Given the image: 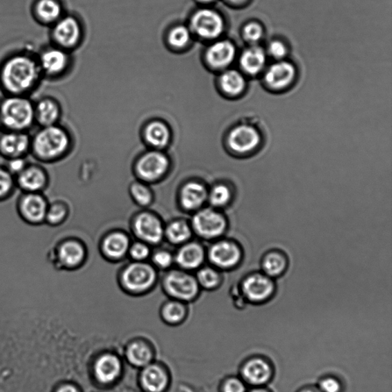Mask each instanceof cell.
<instances>
[{"label":"cell","mask_w":392,"mask_h":392,"mask_svg":"<svg viewBox=\"0 0 392 392\" xmlns=\"http://www.w3.org/2000/svg\"><path fill=\"white\" fill-rule=\"evenodd\" d=\"M41 73L39 62L30 55H13L0 68V84L10 95H23L35 88Z\"/></svg>","instance_id":"cell-1"},{"label":"cell","mask_w":392,"mask_h":392,"mask_svg":"<svg viewBox=\"0 0 392 392\" xmlns=\"http://www.w3.org/2000/svg\"><path fill=\"white\" fill-rule=\"evenodd\" d=\"M69 147L70 138L62 127H44L32 138L30 153L40 163H53L65 156Z\"/></svg>","instance_id":"cell-2"},{"label":"cell","mask_w":392,"mask_h":392,"mask_svg":"<svg viewBox=\"0 0 392 392\" xmlns=\"http://www.w3.org/2000/svg\"><path fill=\"white\" fill-rule=\"evenodd\" d=\"M35 122V104L24 95H10L0 102V126L26 132Z\"/></svg>","instance_id":"cell-3"},{"label":"cell","mask_w":392,"mask_h":392,"mask_svg":"<svg viewBox=\"0 0 392 392\" xmlns=\"http://www.w3.org/2000/svg\"><path fill=\"white\" fill-rule=\"evenodd\" d=\"M239 376L248 387H265L273 381L275 367L265 355H251L241 363Z\"/></svg>","instance_id":"cell-4"},{"label":"cell","mask_w":392,"mask_h":392,"mask_svg":"<svg viewBox=\"0 0 392 392\" xmlns=\"http://www.w3.org/2000/svg\"><path fill=\"white\" fill-rule=\"evenodd\" d=\"M239 289L247 304L261 305L272 300L277 287L272 278L263 272H253L244 277Z\"/></svg>","instance_id":"cell-5"},{"label":"cell","mask_w":392,"mask_h":392,"mask_svg":"<svg viewBox=\"0 0 392 392\" xmlns=\"http://www.w3.org/2000/svg\"><path fill=\"white\" fill-rule=\"evenodd\" d=\"M48 203L44 192H21L16 204L17 212L26 224L40 226L45 225Z\"/></svg>","instance_id":"cell-6"},{"label":"cell","mask_w":392,"mask_h":392,"mask_svg":"<svg viewBox=\"0 0 392 392\" xmlns=\"http://www.w3.org/2000/svg\"><path fill=\"white\" fill-rule=\"evenodd\" d=\"M85 250L82 243L74 239L57 242L48 251V261L58 270H73L84 259Z\"/></svg>","instance_id":"cell-7"},{"label":"cell","mask_w":392,"mask_h":392,"mask_svg":"<svg viewBox=\"0 0 392 392\" xmlns=\"http://www.w3.org/2000/svg\"><path fill=\"white\" fill-rule=\"evenodd\" d=\"M261 142V134L259 130L254 126L245 123L232 128L227 138V147L238 156H251L258 151Z\"/></svg>","instance_id":"cell-8"},{"label":"cell","mask_w":392,"mask_h":392,"mask_svg":"<svg viewBox=\"0 0 392 392\" xmlns=\"http://www.w3.org/2000/svg\"><path fill=\"white\" fill-rule=\"evenodd\" d=\"M121 280L127 290L133 293H142L153 286L156 281V272L151 265L138 261L124 269Z\"/></svg>","instance_id":"cell-9"},{"label":"cell","mask_w":392,"mask_h":392,"mask_svg":"<svg viewBox=\"0 0 392 392\" xmlns=\"http://www.w3.org/2000/svg\"><path fill=\"white\" fill-rule=\"evenodd\" d=\"M244 252L238 242L222 240L214 244L209 250V259L214 265L223 270H232L239 266Z\"/></svg>","instance_id":"cell-10"},{"label":"cell","mask_w":392,"mask_h":392,"mask_svg":"<svg viewBox=\"0 0 392 392\" xmlns=\"http://www.w3.org/2000/svg\"><path fill=\"white\" fill-rule=\"evenodd\" d=\"M192 226L196 233L204 239H216L226 232L227 222L222 213L212 209L198 212L192 219Z\"/></svg>","instance_id":"cell-11"},{"label":"cell","mask_w":392,"mask_h":392,"mask_svg":"<svg viewBox=\"0 0 392 392\" xmlns=\"http://www.w3.org/2000/svg\"><path fill=\"white\" fill-rule=\"evenodd\" d=\"M15 180L21 192H45L49 187L50 176L40 162H28Z\"/></svg>","instance_id":"cell-12"},{"label":"cell","mask_w":392,"mask_h":392,"mask_svg":"<svg viewBox=\"0 0 392 392\" xmlns=\"http://www.w3.org/2000/svg\"><path fill=\"white\" fill-rule=\"evenodd\" d=\"M192 30L204 39H215L224 31L225 22L222 16L215 10L203 9L198 10L192 17Z\"/></svg>","instance_id":"cell-13"},{"label":"cell","mask_w":392,"mask_h":392,"mask_svg":"<svg viewBox=\"0 0 392 392\" xmlns=\"http://www.w3.org/2000/svg\"><path fill=\"white\" fill-rule=\"evenodd\" d=\"M164 286L170 296L180 301H190L198 292V283L195 278L178 270L167 274Z\"/></svg>","instance_id":"cell-14"},{"label":"cell","mask_w":392,"mask_h":392,"mask_svg":"<svg viewBox=\"0 0 392 392\" xmlns=\"http://www.w3.org/2000/svg\"><path fill=\"white\" fill-rule=\"evenodd\" d=\"M32 138L25 132L7 131L0 136V156L6 160L26 158L30 153Z\"/></svg>","instance_id":"cell-15"},{"label":"cell","mask_w":392,"mask_h":392,"mask_svg":"<svg viewBox=\"0 0 392 392\" xmlns=\"http://www.w3.org/2000/svg\"><path fill=\"white\" fill-rule=\"evenodd\" d=\"M297 71L293 64L287 61H277L265 71L263 81L272 91L287 89L295 82Z\"/></svg>","instance_id":"cell-16"},{"label":"cell","mask_w":392,"mask_h":392,"mask_svg":"<svg viewBox=\"0 0 392 392\" xmlns=\"http://www.w3.org/2000/svg\"><path fill=\"white\" fill-rule=\"evenodd\" d=\"M169 167L167 156L160 152H149L142 156L137 166L142 179L153 181L165 174Z\"/></svg>","instance_id":"cell-17"},{"label":"cell","mask_w":392,"mask_h":392,"mask_svg":"<svg viewBox=\"0 0 392 392\" xmlns=\"http://www.w3.org/2000/svg\"><path fill=\"white\" fill-rule=\"evenodd\" d=\"M52 35L59 47H74L80 39L81 28L73 17L61 18L54 24Z\"/></svg>","instance_id":"cell-18"},{"label":"cell","mask_w":392,"mask_h":392,"mask_svg":"<svg viewBox=\"0 0 392 392\" xmlns=\"http://www.w3.org/2000/svg\"><path fill=\"white\" fill-rule=\"evenodd\" d=\"M134 232L142 241L149 244H158L164 234L162 223L149 213H142L134 221Z\"/></svg>","instance_id":"cell-19"},{"label":"cell","mask_w":392,"mask_h":392,"mask_svg":"<svg viewBox=\"0 0 392 392\" xmlns=\"http://www.w3.org/2000/svg\"><path fill=\"white\" fill-rule=\"evenodd\" d=\"M236 48L231 41L220 40L213 44L206 52V60L215 69H225L233 62Z\"/></svg>","instance_id":"cell-20"},{"label":"cell","mask_w":392,"mask_h":392,"mask_svg":"<svg viewBox=\"0 0 392 392\" xmlns=\"http://www.w3.org/2000/svg\"><path fill=\"white\" fill-rule=\"evenodd\" d=\"M41 73L48 76H57L65 71L68 64V57L59 47L48 48L41 53L38 61Z\"/></svg>","instance_id":"cell-21"},{"label":"cell","mask_w":392,"mask_h":392,"mask_svg":"<svg viewBox=\"0 0 392 392\" xmlns=\"http://www.w3.org/2000/svg\"><path fill=\"white\" fill-rule=\"evenodd\" d=\"M122 364L117 355L106 353L100 356L94 366L97 380L104 384L115 382L121 374Z\"/></svg>","instance_id":"cell-22"},{"label":"cell","mask_w":392,"mask_h":392,"mask_svg":"<svg viewBox=\"0 0 392 392\" xmlns=\"http://www.w3.org/2000/svg\"><path fill=\"white\" fill-rule=\"evenodd\" d=\"M261 268V272L274 280L287 272L289 268L288 256L279 249H273L262 256Z\"/></svg>","instance_id":"cell-23"},{"label":"cell","mask_w":392,"mask_h":392,"mask_svg":"<svg viewBox=\"0 0 392 392\" xmlns=\"http://www.w3.org/2000/svg\"><path fill=\"white\" fill-rule=\"evenodd\" d=\"M267 61L265 50L256 45H252L244 50L240 56V66L243 73L255 76L265 68Z\"/></svg>","instance_id":"cell-24"},{"label":"cell","mask_w":392,"mask_h":392,"mask_svg":"<svg viewBox=\"0 0 392 392\" xmlns=\"http://www.w3.org/2000/svg\"><path fill=\"white\" fill-rule=\"evenodd\" d=\"M169 379L165 371L156 364H149L142 371L140 383L147 392H162L167 387Z\"/></svg>","instance_id":"cell-25"},{"label":"cell","mask_w":392,"mask_h":392,"mask_svg":"<svg viewBox=\"0 0 392 392\" xmlns=\"http://www.w3.org/2000/svg\"><path fill=\"white\" fill-rule=\"evenodd\" d=\"M60 117V108L51 98H44L35 104V120L41 127L55 125Z\"/></svg>","instance_id":"cell-26"},{"label":"cell","mask_w":392,"mask_h":392,"mask_svg":"<svg viewBox=\"0 0 392 392\" xmlns=\"http://www.w3.org/2000/svg\"><path fill=\"white\" fill-rule=\"evenodd\" d=\"M208 198L207 191L203 185L191 182L184 185L181 191V203L185 209L194 210L203 205Z\"/></svg>","instance_id":"cell-27"},{"label":"cell","mask_w":392,"mask_h":392,"mask_svg":"<svg viewBox=\"0 0 392 392\" xmlns=\"http://www.w3.org/2000/svg\"><path fill=\"white\" fill-rule=\"evenodd\" d=\"M220 88L227 96L238 97L246 88L245 77L237 70H226L219 77Z\"/></svg>","instance_id":"cell-28"},{"label":"cell","mask_w":392,"mask_h":392,"mask_svg":"<svg viewBox=\"0 0 392 392\" xmlns=\"http://www.w3.org/2000/svg\"><path fill=\"white\" fill-rule=\"evenodd\" d=\"M205 259L203 248L197 243L183 246L176 255L178 265L185 269H196L202 265Z\"/></svg>","instance_id":"cell-29"},{"label":"cell","mask_w":392,"mask_h":392,"mask_svg":"<svg viewBox=\"0 0 392 392\" xmlns=\"http://www.w3.org/2000/svg\"><path fill=\"white\" fill-rule=\"evenodd\" d=\"M130 241L123 233L115 232L106 236L102 244L104 254L112 259L123 258L129 250Z\"/></svg>","instance_id":"cell-30"},{"label":"cell","mask_w":392,"mask_h":392,"mask_svg":"<svg viewBox=\"0 0 392 392\" xmlns=\"http://www.w3.org/2000/svg\"><path fill=\"white\" fill-rule=\"evenodd\" d=\"M62 6L57 0H39L35 6L37 19L44 24H55L61 19Z\"/></svg>","instance_id":"cell-31"},{"label":"cell","mask_w":392,"mask_h":392,"mask_svg":"<svg viewBox=\"0 0 392 392\" xmlns=\"http://www.w3.org/2000/svg\"><path fill=\"white\" fill-rule=\"evenodd\" d=\"M127 359L131 364L138 368H144L151 364L153 359L151 349L141 342H135L127 349Z\"/></svg>","instance_id":"cell-32"},{"label":"cell","mask_w":392,"mask_h":392,"mask_svg":"<svg viewBox=\"0 0 392 392\" xmlns=\"http://www.w3.org/2000/svg\"><path fill=\"white\" fill-rule=\"evenodd\" d=\"M145 137L149 144L156 148H162L168 144L170 131L166 124L159 121H154L146 128Z\"/></svg>","instance_id":"cell-33"},{"label":"cell","mask_w":392,"mask_h":392,"mask_svg":"<svg viewBox=\"0 0 392 392\" xmlns=\"http://www.w3.org/2000/svg\"><path fill=\"white\" fill-rule=\"evenodd\" d=\"M67 204L59 199L50 202L48 205L45 225L58 227L66 222L68 216Z\"/></svg>","instance_id":"cell-34"},{"label":"cell","mask_w":392,"mask_h":392,"mask_svg":"<svg viewBox=\"0 0 392 392\" xmlns=\"http://www.w3.org/2000/svg\"><path fill=\"white\" fill-rule=\"evenodd\" d=\"M233 196L232 188L225 183L216 185L208 194L209 203L216 208H223L229 205L232 202Z\"/></svg>","instance_id":"cell-35"},{"label":"cell","mask_w":392,"mask_h":392,"mask_svg":"<svg viewBox=\"0 0 392 392\" xmlns=\"http://www.w3.org/2000/svg\"><path fill=\"white\" fill-rule=\"evenodd\" d=\"M17 189L15 176L4 165H0V203L8 200Z\"/></svg>","instance_id":"cell-36"},{"label":"cell","mask_w":392,"mask_h":392,"mask_svg":"<svg viewBox=\"0 0 392 392\" xmlns=\"http://www.w3.org/2000/svg\"><path fill=\"white\" fill-rule=\"evenodd\" d=\"M168 240L173 244H181L191 236L189 225L182 221L171 223L166 231Z\"/></svg>","instance_id":"cell-37"},{"label":"cell","mask_w":392,"mask_h":392,"mask_svg":"<svg viewBox=\"0 0 392 392\" xmlns=\"http://www.w3.org/2000/svg\"><path fill=\"white\" fill-rule=\"evenodd\" d=\"M185 316L184 306L176 301H170L164 305L162 310V317L169 324H180Z\"/></svg>","instance_id":"cell-38"},{"label":"cell","mask_w":392,"mask_h":392,"mask_svg":"<svg viewBox=\"0 0 392 392\" xmlns=\"http://www.w3.org/2000/svg\"><path fill=\"white\" fill-rule=\"evenodd\" d=\"M197 278L198 283H200L206 289L216 288L222 282V277L218 270L209 267L199 270Z\"/></svg>","instance_id":"cell-39"},{"label":"cell","mask_w":392,"mask_h":392,"mask_svg":"<svg viewBox=\"0 0 392 392\" xmlns=\"http://www.w3.org/2000/svg\"><path fill=\"white\" fill-rule=\"evenodd\" d=\"M317 386L321 392H344V381L337 375H326L320 377Z\"/></svg>","instance_id":"cell-40"},{"label":"cell","mask_w":392,"mask_h":392,"mask_svg":"<svg viewBox=\"0 0 392 392\" xmlns=\"http://www.w3.org/2000/svg\"><path fill=\"white\" fill-rule=\"evenodd\" d=\"M190 37V32L187 27L176 26L169 35V42L173 47L181 48L188 45Z\"/></svg>","instance_id":"cell-41"},{"label":"cell","mask_w":392,"mask_h":392,"mask_svg":"<svg viewBox=\"0 0 392 392\" xmlns=\"http://www.w3.org/2000/svg\"><path fill=\"white\" fill-rule=\"evenodd\" d=\"M242 35L248 44L256 45L263 37V27L256 22L248 23L242 30Z\"/></svg>","instance_id":"cell-42"},{"label":"cell","mask_w":392,"mask_h":392,"mask_svg":"<svg viewBox=\"0 0 392 392\" xmlns=\"http://www.w3.org/2000/svg\"><path fill=\"white\" fill-rule=\"evenodd\" d=\"M248 386L240 376L225 377L220 386V392H247Z\"/></svg>","instance_id":"cell-43"},{"label":"cell","mask_w":392,"mask_h":392,"mask_svg":"<svg viewBox=\"0 0 392 392\" xmlns=\"http://www.w3.org/2000/svg\"><path fill=\"white\" fill-rule=\"evenodd\" d=\"M131 192L135 202L140 205H147L152 201L151 192L144 184L133 183Z\"/></svg>","instance_id":"cell-44"},{"label":"cell","mask_w":392,"mask_h":392,"mask_svg":"<svg viewBox=\"0 0 392 392\" xmlns=\"http://www.w3.org/2000/svg\"><path fill=\"white\" fill-rule=\"evenodd\" d=\"M268 54L277 61H281L287 56L288 49L283 41L278 39L270 42L268 47Z\"/></svg>","instance_id":"cell-45"},{"label":"cell","mask_w":392,"mask_h":392,"mask_svg":"<svg viewBox=\"0 0 392 392\" xmlns=\"http://www.w3.org/2000/svg\"><path fill=\"white\" fill-rule=\"evenodd\" d=\"M130 254L132 258L137 261H142L148 258L149 255V248L144 243L134 244L130 248Z\"/></svg>","instance_id":"cell-46"},{"label":"cell","mask_w":392,"mask_h":392,"mask_svg":"<svg viewBox=\"0 0 392 392\" xmlns=\"http://www.w3.org/2000/svg\"><path fill=\"white\" fill-rule=\"evenodd\" d=\"M153 262L158 268L166 269L172 265L174 258L169 252L160 251L153 255Z\"/></svg>","instance_id":"cell-47"},{"label":"cell","mask_w":392,"mask_h":392,"mask_svg":"<svg viewBox=\"0 0 392 392\" xmlns=\"http://www.w3.org/2000/svg\"><path fill=\"white\" fill-rule=\"evenodd\" d=\"M28 163L26 158H14L7 160L4 166L14 176H16L26 167Z\"/></svg>","instance_id":"cell-48"},{"label":"cell","mask_w":392,"mask_h":392,"mask_svg":"<svg viewBox=\"0 0 392 392\" xmlns=\"http://www.w3.org/2000/svg\"><path fill=\"white\" fill-rule=\"evenodd\" d=\"M56 392H80V391L73 386V384H64Z\"/></svg>","instance_id":"cell-49"},{"label":"cell","mask_w":392,"mask_h":392,"mask_svg":"<svg viewBox=\"0 0 392 392\" xmlns=\"http://www.w3.org/2000/svg\"><path fill=\"white\" fill-rule=\"evenodd\" d=\"M297 392H321L317 386H312V384H308V386H305Z\"/></svg>","instance_id":"cell-50"},{"label":"cell","mask_w":392,"mask_h":392,"mask_svg":"<svg viewBox=\"0 0 392 392\" xmlns=\"http://www.w3.org/2000/svg\"><path fill=\"white\" fill-rule=\"evenodd\" d=\"M247 392H273V391L269 389L267 386H265V387L252 388L251 389H248Z\"/></svg>","instance_id":"cell-51"},{"label":"cell","mask_w":392,"mask_h":392,"mask_svg":"<svg viewBox=\"0 0 392 392\" xmlns=\"http://www.w3.org/2000/svg\"><path fill=\"white\" fill-rule=\"evenodd\" d=\"M225 1L233 5H241L248 2V0H225Z\"/></svg>","instance_id":"cell-52"},{"label":"cell","mask_w":392,"mask_h":392,"mask_svg":"<svg viewBox=\"0 0 392 392\" xmlns=\"http://www.w3.org/2000/svg\"><path fill=\"white\" fill-rule=\"evenodd\" d=\"M198 1L203 3H210L215 1V0H198Z\"/></svg>","instance_id":"cell-53"}]
</instances>
